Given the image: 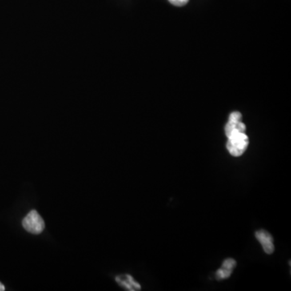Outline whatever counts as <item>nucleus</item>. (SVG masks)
Here are the masks:
<instances>
[{
    "label": "nucleus",
    "mask_w": 291,
    "mask_h": 291,
    "mask_svg": "<svg viewBox=\"0 0 291 291\" xmlns=\"http://www.w3.org/2000/svg\"><path fill=\"white\" fill-rule=\"evenodd\" d=\"M249 139L245 133H237L228 137L227 148L232 156L239 157L244 154L248 148Z\"/></svg>",
    "instance_id": "f257e3e1"
},
{
    "label": "nucleus",
    "mask_w": 291,
    "mask_h": 291,
    "mask_svg": "<svg viewBox=\"0 0 291 291\" xmlns=\"http://www.w3.org/2000/svg\"><path fill=\"white\" fill-rule=\"evenodd\" d=\"M22 225L26 232L33 235L41 234L45 228L43 219L35 209H33L25 216Z\"/></svg>",
    "instance_id": "f03ea898"
},
{
    "label": "nucleus",
    "mask_w": 291,
    "mask_h": 291,
    "mask_svg": "<svg viewBox=\"0 0 291 291\" xmlns=\"http://www.w3.org/2000/svg\"><path fill=\"white\" fill-rule=\"evenodd\" d=\"M242 114L240 112H233L229 116V121L225 126L227 137L237 133H245L246 126L243 123Z\"/></svg>",
    "instance_id": "7ed1b4c3"
},
{
    "label": "nucleus",
    "mask_w": 291,
    "mask_h": 291,
    "mask_svg": "<svg viewBox=\"0 0 291 291\" xmlns=\"http://www.w3.org/2000/svg\"><path fill=\"white\" fill-rule=\"evenodd\" d=\"M256 238L262 245L263 249L267 254H272L274 251L273 237L265 230H260L256 232Z\"/></svg>",
    "instance_id": "20e7f679"
},
{
    "label": "nucleus",
    "mask_w": 291,
    "mask_h": 291,
    "mask_svg": "<svg viewBox=\"0 0 291 291\" xmlns=\"http://www.w3.org/2000/svg\"><path fill=\"white\" fill-rule=\"evenodd\" d=\"M116 281L120 286L129 291L140 290L141 285L129 274L119 275L116 277Z\"/></svg>",
    "instance_id": "39448f33"
},
{
    "label": "nucleus",
    "mask_w": 291,
    "mask_h": 291,
    "mask_svg": "<svg viewBox=\"0 0 291 291\" xmlns=\"http://www.w3.org/2000/svg\"><path fill=\"white\" fill-rule=\"evenodd\" d=\"M236 265V261L234 259L229 258L224 260L219 270L216 273V278L217 280L228 278L232 275V271Z\"/></svg>",
    "instance_id": "423d86ee"
},
{
    "label": "nucleus",
    "mask_w": 291,
    "mask_h": 291,
    "mask_svg": "<svg viewBox=\"0 0 291 291\" xmlns=\"http://www.w3.org/2000/svg\"><path fill=\"white\" fill-rule=\"evenodd\" d=\"M168 1H169L172 5H174V6L182 7L187 5L189 0H168Z\"/></svg>",
    "instance_id": "0eeeda50"
},
{
    "label": "nucleus",
    "mask_w": 291,
    "mask_h": 291,
    "mask_svg": "<svg viewBox=\"0 0 291 291\" xmlns=\"http://www.w3.org/2000/svg\"><path fill=\"white\" fill-rule=\"evenodd\" d=\"M5 290V285H3L2 283L0 282V291Z\"/></svg>",
    "instance_id": "6e6552de"
}]
</instances>
